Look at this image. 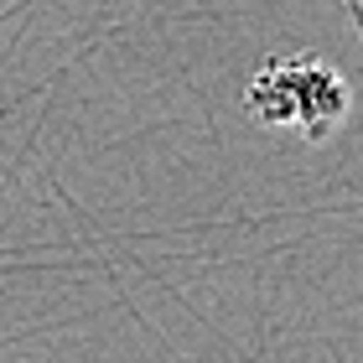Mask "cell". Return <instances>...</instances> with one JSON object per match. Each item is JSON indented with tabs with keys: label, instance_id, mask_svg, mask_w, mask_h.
<instances>
[{
	"label": "cell",
	"instance_id": "cell-1",
	"mask_svg": "<svg viewBox=\"0 0 363 363\" xmlns=\"http://www.w3.org/2000/svg\"><path fill=\"white\" fill-rule=\"evenodd\" d=\"M244 109L265 130H296L301 140L322 145L333 130L348 120L353 94L327 57L317 52H280L265 57L244 84Z\"/></svg>",
	"mask_w": 363,
	"mask_h": 363
}]
</instances>
